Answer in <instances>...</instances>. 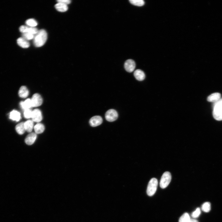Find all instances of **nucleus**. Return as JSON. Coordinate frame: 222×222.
Segmentation results:
<instances>
[{"label":"nucleus","mask_w":222,"mask_h":222,"mask_svg":"<svg viewBox=\"0 0 222 222\" xmlns=\"http://www.w3.org/2000/svg\"><path fill=\"white\" fill-rule=\"evenodd\" d=\"M47 39L46 32L44 29H41L34 36V44L36 47H41L45 44Z\"/></svg>","instance_id":"f257e3e1"},{"label":"nucleus","mask_w":222,"mask_h":222,"mask_svg":"<svg viewBox=\"0 0 222 222\" xmlns=\"http://www.w3.org/2000/svg\"><path fill=\"white\" fill-rule=\"evenodd\" d=\"M213 116L216 120H222V104L220 100L217 101L214 104Z\"/></svg>","instance_id":"f03ea898"},{"label":"nucleus","mask_w":222,"mask_h":222,"mask_svg":"<svg viewBox=\"0 0 222 222\" xmlns=\"http://www.w3.org/2000/svg\"><path fill=\"white\" fill-rule=\"evenodd\" d=\"M158 182L155 178H152L148 184L146 193L149 196H153L157 190Z\"/></svg>","instance_id":"7ed1b4c3"},{"label":"nucleus","mask_w":222,"mask_h":222,"mask_svg":"<svg viewBox=\"0 0 222 222\" xmlns=\"http://www.w3.org/2000/svg\"><path fill=\"white\" fill-rule=\"evenodd\" d=\"M172 179L170 173L166 172L164 173L162 176L160 182V187L163 189L167 187L170 183Z\"/></svg>","instance_id":"20e7f679"},{"label":"nucleus","mask_w":222,"mask_h":222,"mask_svg":"<svg viewBox=\"0 0 222 222\" xmlns=\"http://www.w3.org/2000/svg\"><path fill=\"white\" fill-rule=\"evenodd\" d=\"M118 114L117 111L114 109L109 110L105 114V118L108 121L112 122L116 121L118 118Z\"/></svg>","instance_id":"39448f33"},{"label":"nucleus","mask_w":222,"mask_h":222,"mask_svg":"<svg viewBox=\"0 0 222 222\" xmlns=\"http://www.w3.org/2000/svg\"><path fill=\"white\" fill-rule=\"evenodd\" d=\"M32 107H36L40 106L43 102L41 96L38 94H34L31 99Z\"/></svg>","instance_id":"423d86ee"},{"label":"nucleus","mask_w":222,"mask_h":222,"mask_svg":"<svg viewBox=\"0 0 222 222\" xmlns=\"http://www.w3.org/2000/svg\"><path fill=\"white\" fill-rule=\"evenodd\" d=\"M31 118L33 122L37 123L41 122L42 119V115L41 110L38 109H35L32 111Z\"/></svg>","instance_id":"0eeeda50"},{"label":"nucleus","mask_w":222,"mask_h":222,"mask_svg":"<svg viewBox=\"0 0 222 222\" xmlns=\"http://www.w3.org/2000/svg\"><path fill=\"white\" fill-rule=\"evenodd\" d=\"M136 65L134 61L130 59L126 60L124 64V68L127 72H131L135 69Z\"/></svg>","instance_id":"6e6552de"},{"label":"nucleus","mask_w":222,"mask_h":222,"mask_svg":"<svg viewBox=\"0 0 222 222\" xmlns=\"http://www.w3.org/2000/svg\"><path fill=\"white\" fill-rule=\"evenodd\" d=\"M102 118L99 116H96L92 117L89 120V123L92 127H96L100 125L103 122Z\"/></svg>","instance_id":"1a4fd4ad"},{"label":"nucleus","mask_w":222,"mask_h":222,"mask_svg":"<svg viewBox=\"0 0 222 222\" xmlns=\"http://www.w3.org/2000/svg\"><path fill=\"white\" fill-rule=\"evenodd\" d=\"M36 138L37 135L35 133H31L26 137L25 140V142L28 145H32L35 142Z\"/></svg>","instance_id":"9d476101"},{"label":"nucleus","mask_w":222,"mask_h":222,"mask_svg":"<svg viewBox=\"0 0 222 222\" xmlns=\"http://www.w3.org/2000/svg\"><path fill=\"white\" fill-rule=\"evenodd\" d=\"M134 76L136 79L139 81H142L145 78V74L142 70H136L134 72Z\"/></svg>","instance_id":"9b49d317"},{"label":"nucleus","mask_w":222,"mask_h":222,"mask_svg":"<svg viewBox=\"0 0 222 222\" xmlns=\"http://www.w3.org/2000/svg\"><path fill=\"white\" fill-rule=\"evenodd\" d=\"M9 118L13 121H19L21 119V114L15 110H13L10 114Z\"/></svg>","instance_id":"f8f14e48"},{"label":"nucleus","mask_w":222,"mask_h":222,"mask_svg":"<svg viewBox=\"0 0 222 222\" xmlns=\"http://www.w3.org/2000/svg\"><path fill=\"white\" fill-rule=\"evenodd\" d=\"M17 43L18 45L23 48H27L30 45L29 42L22 37L17 39Z\"/></svg>","instance_id":"ddd939ff"},{"label":"nucleus","mask_w":222,"mask_h":222,"mask_svg":"<svg viewBox=\"0 0 222 222\" xmlns=\"http://www.w3.org/2000/svg\"><path fill=\"white\" fill-rule=\"evenodd\" d=\"M29 91L25 86H22L18 91V94L19 96L22 98L27 97L29 95Z\"/></svg>","instance_id":"4468645a"},{"label":"nucleus","mask_w":222,"mask_h":222,"mask_svg":"<svg viewBox=\"0 0 222 222\" xmlns=\"http://www.w3.org/2000/svg\"><path fill=\"white\" fill-rule=\"evenodd\" d=\"M15 130L17 133L19 135H22L24 134L26 131L24 123L22 122L17 125L15 126Z\"/></svg>","instance_id":"2eb2a0df"},{"label":"nucleus","mask_w":222,"mask_h":222,"mask_svg":"<svg viewBox=\"0 0 222 222\" xmlns=\"http://www.w3.org/2000/svg\"><path fill=\"white\" fill-rule=\"evenodd\" d=\"M20 104L22 108L24 110L29 109L32 107L31 99H28L24 102H21Z\"/></svg>","instance_id":"dca6fc26"},{"label":"nucleus","mask_w":222,"mask_h":222,"mask_svg":"<svg viewBox=\"0 0 222 222\" xmlns=\"http://www.w3.org/2000/svg\"><path fill=\"white\" fill-rule=\"evenodd\" d=\"M221 97V95L218 92L213 93L207 98V100L209 102H215L218 101L220 99Z\"/></svg>","instance_id":"f3484780"},{"label":"nucleus","mask_w":222,"mask_h":222,"mask_svg":"<svg viewBox=\"0 0 222 222\" xmlns=\"http://www.w3.org/2000/svg\"><path fill=\"white\" fill-rule=\"evenodd\" d=\"M44 126L42 123L37 124L34 127V129L36 134H39L42 133L45 130Z\"/></svg>","instance_id":"a211bd4d"},{"label":"nucleus","mask_w":222,"mask_h":222,"mask_svg":"<svg viewBox=\"0 0 222 222\" xmlns=\"http://www.w3.org/2000/svg\"><path fill=\"white\" fill-rule=\"evenodd\" d=\"M55 7L58 11L61 12H66L68 10L67 5L62 3H58Z\"/></svg>","instance_id":"6ab92c4d"},{"label":"nucleus","mask_w":222,"mask_h":222,"mask_svg":"<svg viewBox=\"0 0 222 222\" xmlns=\"http://www.w3.org/2000/svg\"><path fill=\"white\" fill-rule=\"evenodd\" d=\"M33 122L32 120H28L24 123V125L26 131L28 133H31L33 127Z\"/></svg>","instance_id":"aec40b11"},{"label":"nucleus","mask_w":222,"mask_h":222,"mask_svg":"<svg viewBox=\"0 0 222 222\" xmlns=\"http://www.w3.org/2000/svg\"><path fill=\"white\" fill-rule=\"evenodd\" d=\"M191 219L188 213H185L180 218L179 222H189Z\"/></svg>","instance_id":"412c9836"},{"label":"nucleus","mask_w":222,"mask_h":222,"mask_svg":"<svg viewBox=\"0 0 222 222\" xmlns=\"http://www.w3.org/2000/svg\"><path fill=\"white\" fill-rule=\"evenodd\" d=\"M202 210L205 212L207 213L211 210V205L209 202H206L203 204L202 206Z\"/></svg>","instance_id":"4be33fe9"},{"label":"nucleus","mask_w":222,"mask_h":222,"mask_svg":"<svg viewBox=\"0 0 222 222\" xmlns=\"http://www.w3.org/2000/svg\"><path fill=\"white\" fill-rule=\"evenodd\" d=\"M129 2L132 5L139 7L143 6L145 4L143 0H130Z\"/></svg>","instance_id":"5701e85b"},{"label":"nucleus","mask_w":222,"mask_h":222,"mask_svg":"<svg viewBox=\"0 0 222 222\" xmlns=\"http://www.w3.org/2000/svg\"><path fill=\"white\" fill-rule=\"evenodd\" d=\"M25 23L26 25L31 27H35L38 24V22L33 18H30L27 20Z\"/></svg>","instance_id":"b1692460"},{"label":"nucleus","mask_w":222,"mask_h":222,"mask_svg":"<svg viewBox=\"0 0 222 222\" xmlns=\"http://www.w3.org/2000/svg\"><path fill=\"white\" fill-rule=\"evenodd\" d=\"M22 38L27 40H31L34 38V35L29 32L23 33L22 34Z\"/></svg>","instance_id":"393cba45"},{"label":"nucleus","mask_w":222,"mask_h":222,"mask_svg":"<svg viewBox=\"0 0 222 222\" xmlns=\"http://www.w3.org/2000/svg\"><path fill=\"white\" fill-rule=\"evenodd\" d=\"M32 111L30 109H26L24 111V117L26 119H29L32 118Z\"/></svg>","instance_id":"a878e982"},{"label":"nucleus","mask_w":222,"mask_h":222,"mask_svg":"<svg viewBox=\"0 0 222 222\" xmlns=\"http://www.w3.org/2000/svg\"><path fill=\"white\" fill-rule=\"evenodd\" d=\"M201 214V211L200 208H197L196 210L194 211L192 214V217L194 218L198 217Z\"/></svg>","instance_id":"bb28decb"},{"label":"nucleus","mask_w":222,"mask_h":222,"mask_svg":"<svg viewBox=\"0 0 222 222\" xmlns=\"http://www.w3.org/2000/svg\"><path fill=\"white\" fill-rule=\"evenodd\" d=\"M38 29L35 27H28L26 32H29L34 35L38 33Z\"/></svg>","instance_id":"cd10ccee"},{"label":"nucleus","mask_w":222,"mask_h":222,"mask_svg":"<svg viewBox=\"0 0 222 222\" xmlns=\"http://www.w3.org/2000/svg\"><path fill=\"white\" fill-rule=\"evenodd\" d=\"M28 27L22 25L21 26L19 29L20 31L21 32L23 33H25L26 32L28 28Z\"/></svg>","instance_id":"c85d7f7f"},{"label":"nucleus","mask_w":222,"mask_h":222,"mask_svg":"<svg viewBox=\"0 0 222 222\" xmlns=\"http://www.w3.org/2000/svg\"><path fill=\"white\" fill-rule=\"evenodd\" d=\"M57 2L58 3H62L66 5H69L71 3L70 0H58Z\"/></svg>","instance_id":"c756f323"},{"label":"nucleus","mask_w":222,"mask_h":222,"mask_svg":"<svg viewBox=\"0 0 222 222\" xmlns=\"http://www.w3.org/2000/svg\"><path fill=\"white\" fill-rule=\"evenodd\" d=\"M189 222H198V221L195 219H191Z\"/></svg>","instance_id":"7c9ffc66"},{"label":"nucleus","mask_w":222,"mask_h":222,"mask_svg":"<svg viewBox=\"0 0 222 222\" xmlns=\"http://www.w3.org/2000/svg\"><path fill=\"white\" fill-rule=\"evenodd\" d=\"M220 102H221V103L222 104V99H220Z\"/></svg>","instance_id":"2f4dec72"}]
</instances>
